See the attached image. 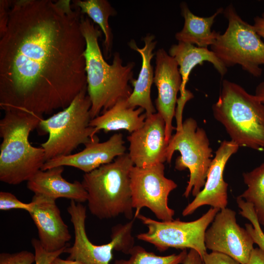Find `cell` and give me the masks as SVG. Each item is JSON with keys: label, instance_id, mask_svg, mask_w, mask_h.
Returning a JSON list of instances; mask_svg holds the SVG:
<instances>
[{"label": "cell", "instance_id": "5", "mask_svg": "<svg viewBox=\"0 0 264 264\" xmlns=\"http://www.w3.org/2000/svg\"><path fill=\"white\" fill-rule=\"evenodd\" d=\"M134 166L128 153L112 162L85 173L81 182L88 194L90 213L100 220L123 215L134 218L131 190L130 172Z\"/></svg>", "mask_w": 264, "mask_h": 264}, {"label": "cell", "instance_id": "23", "mask_svg": "<svg viewBox=\"0 0 264 264\" xmlns=\"http://www.w3.org/2000/svg\"><path fill=\"white\" fill-rule=\"evenodd\" d=\"M73 6L79 9L81 13L87 15L94 23L97 24L104 35L103 46L104 57H110L113 44V35L109 19L116 15V11L106 0H75Z\"/></svg>", "mask_w": 264, "mask_h": 264}, {"label": "cell", "instance_id": "7", "mask_svg": "<svg viewBox=\"0 0 264 264\" xmlns=\"http://www.w3.org/2000/svg\"><path fill=\"white\" fill-rule=\"evenodd\" d=\"M223 13L228 20L225 32L219 34L211 50L226 67L238 65L255 77L263 73L264 42L253 25L242 19L230 4Z\"/></svg>", "mask_w": 264, "mask_h": 264}, {"label": "cell", "instance_id": "6", "mask_svg": "<svg viewBox=\"0 0 264 264\" xmlns=\"http://www.w3.org/2000/svg\"><path fill=\"white\" fill-rule=\"evenodd\" d=\"M91 101L87 88L81 91L70 105L50 117L42 118L38 127L48 133L47 140L41 144L45 161L52 158L70 155L81 144L84 145L98 138L91 120Z\"/></svg>", "mask_w": 264, "mask_h": 264}, {"label": "cell", "instance_id": "36", "mask_svg": "<svg viewBox=\"0 0 264 264\" xmlns=\"http://www.w3.org/2000/svg\"><path fill=\"white\" fill-rule=\"evenodd\" d=\"M51 264H84L83 263L75 260L68 259L64 260L59 257L55 258Z\"/></svg>", "mask_w": 264, "mask_h": 264}, {"label": "cell", "instance_id": "4", "mask_svg": "<svg viewBox=\"0 0 264 264\" xmlns=\"http://www.w3.org/2000/svg\"><path fill=\"white\" fill-rule=\"evenodd\" d=\"M214 118L239 147L264 150V104L240 85L223 80L212 107Z\"/></svg>", "mask_w": 264, "mask_h": 264}, {"label": "cell", "instance_id": "10", "mask_svg": "<svg viewBox=\"0 0 264 264\" xmlns=\"http://www.w3.org/2000/svg\"><path fill=\"white\" fill-rule=\"evenodd\" d=\"M220 210L212 207L201 217L191 221H183L178 219L157 220L140 213L136 219L147 227L148 231L138 234L137 239L153 244L160 252L170 248L182 250L193 249L203 258L207 253L204 243L206 230Z\"/></svg>", "mask_w": 264, "mask_h": 264}, {"label": "cell", "instance_id": "2", "mask_svg": "<svg viewBox=\"0 0 264 264\" xmlns=\"http://www.w3.org/2000/svg\"><path fill=\"white\" fill-rule=\"evenodd\" d=\"M81 28L86 40L85 52L87 92L91 101V119L113 107L119 101L128 99L132 89L133 62L125 65L120 53L115 52L112 62L108 64L100 49L98 40L102 36L99 27L82 15Z\"/></svg>", "mask_w": 264, "mask_h": 264}, {"label": "cell", "instance_id": "19", "mask_svg": "<svg viewBox=\"0 0 264 264\" xmlns=\"http://www.w3.org/2000/svg\"><path fill=\"white\" fill-rule=\"evenodd\" d=\"M64 170L63 166L40 170L27 181V187L34 194L55 200L64 198L79 203L87 201L88 194L82 182L66 181L62 176Z\"/></svg>", "mask_w": 264, "mask_h": 264}, {"label": "cell", "instance_id": "25", "mask_svg": "<svg viewBox=\"0 0 264 264\" xmlns=\"http://www.w3.org/2000/svg\"><path fill=\"white\" fill-rule=\"evenodd\" d=\"M187 253L186 249H184L178 254L158 256L147 251L140 245H134L129 253L128 260H117L114 264H180L183 263Z\"/></svg>", "mask_w": 264, "mask_h": 264}, {"label": "cell", "instance_id": "17", "mask_svg": "<svg viewBox=\"0 0 264 264\" xmlns=\"http://www.w3.org/2000/svg\"><path fill=\"white\" fill-rule=\"evenodd\" d=\"M122 133H115L107 141L99 142V138L85 145L81 152L49 159L41 170L58 166H70L88 173L125 154L126 150Z\"/></svg>", "mask_w": 264, "mask_h": 264}, {"label": "cell", "instance_id": "35", "mask_svg": "<svg viewBox=\"0 0 264 264\" xmlns=\"http://www.w3.org/2000/svg\"><path fill=\"white\" fill-rule=\"evenodd\" d=\"M255 95L261 102L264 104V81L261 82L257 85Z\"/></svg>", "mask_w": 264, "mask_h": 264}, {"label": "cell", "instance_id": "16", "mask_svg": "<svg viewBox=\"0 0 264 264\" xmlns=\"http://www.w3.org/2000/svg\"><path fill=\"white\" fill-rule=\"evenodd\" d=\"M29 212L38 230L39 241L47 252H53L68 247L71 238L56 200L40 194L32 198Z\"/></svg>", "mask_w": 264, "mask_h": 264}, {"label": "cell", "instance_id": "26", "mask_svg": "<svg viewBox=\"0 0 264 264\" xmlns=\"http://www.w3.org/2000/svg\"><path fill=\"white\" fill-rule=\"evenodd\" d=\"M236 201L240 209V214L251 223L245 224V229L252 237L254 243L264 250V233L258 220L253 205L239 196L237 198Z\"/></svg>", "mask_w": 264, "mask_h": 264}, {"label": "cell", "instance_id": "24", "mask_svg": "<svg viewBox=\"0 0 264 264\" xmlns=\"http://www.w3.org/2000/svg\"><path fill=\"white\" fill-rule=\"evenodd\" d=\"M242 176L247 188L239 197L253 205L260 224L264 226V162Z\"/></svg>", "mask_w": 264, "mask_h": 264}, {"label": "cell", "instance_id": "29", "mask_svg": "<svg viewBox=\"0 0 264 264\" xmlns=\"http://www.w3.org/2000/svg\"><path fill=\"white\" fill-rule=\"evenodd\" d=\"M31 243L35 250V264H51L55 258L64 253L66 249L56 252H48L43 248L39 240L34 238L32 240Z\"/></svg>", "mask_w": 264, "mask_h": 264}, {"label": "cell", "instance_id": "28", "mask_svg": "<svg viewBox=\"0 0 264 264\" xmlns=\"http://www.w3.org/2000/svg\"><path fill=\"white\" fill-rule=\"evenodd\" d=\"M13 209H23L28 213L31 210L32 203H24L20 201L14 195L7 192H0V210L7 211Z\"/></svg>", "mask_w": 264, "mask_h": 264}, {"label": "cell", "instance_id": "12", "mask_svg": "<svg viewBox=\"0 0 264 264\" xmlns=\"http://www.w3.org/2000/svg\"><path fill=\"white\" fill-rule=\"evenodd\" d=\"M235 211L225 208L215 216L205 233L206 249L227 255L241 264H247L253 249V240L236 221Z\"/></svg>", "mask_w": 264, "mask_h": 264}, {"label": "cell", "instance_id": "33", "mask_svg": "<svg viewBox=\"0 0 264 264\" xmlns=\"http://www.w3.org/2000/svg\"><path fill=\"white\" fill-rule=\"evenodd\" d=\"M247 264H264V250L259 247L254 248Z\"/></svg>", "mask_w": 264, "mask_h": 264}, {"label": "cell", "instance_id": "1", "mask_svg": "<svg viewBox=\"0 0 264 264\" xmlns=\"http://www.w3.org/2000/svg\"><path fill=\"white\" fill-rule=\"evenodd\" d=\"M69 0H12L0 37V107L43 117L87 88L82 14Z\"/></svg>", "mask_w": 264, "mask_h": 264}, {"label": "cell", "instance_id": "9", "mask_svg": "<svg viewBox=\"0 0 264 264\" xmlns=\"http://www.w3.org/2000/svg\"><path fill=\"white\" fill-rule=\"evenodd\" d=\"M67 210L74 232L73 245L64 250V253L69 254L67 259L78 261L84 264H110L113 250L129 254L134 247L132 231L135 218L125 224L113 226L111 230L110 241L106 244L96 245L89 240L87 235L86 207L82 203L71 200Z\"/></svg>", "mask_w": 264, "mask_h": 264}, {"label": "cell", "instance_id": "30", "mask_svg": "<svg viewBox=\"0 0 264 264\" xmlns=\"http://www.w3.org/2000/svg\"><path fill=\"white\" fill-rule=\"evenodd\" d=\"M202 259L204 264H241L230 256L217 252L207 253Z\"/></svg>", "mask_w": 264, "mask_h": 264}, {"label": "cell", "instance_id": "3", "mask_svg": "<svg viewBox=\"0 0 264 264\" xmlns=\"http://www.w3.org/2000/svg\"><path fill=\"white\" fill-rule=\"evenodd\" d=\"M4 111L0 121V180L17 185L27 181L45 162L44 149L32 146L28 139L43 118L22 110Z\"/></svg>", "mask_w": 264, "mask_h": 264}, {"label": "cell", "instance_id": "21", "mask_svg": "<svg viewBox=\"0 0 264 264\" xmlns=\"http://www.w3.org/2000/svg\"><path fill=\"white\" fill-rule=\"evenodd\" d=\"M144 111L140 107L135 109L129 107L127 99L122 100L91 119L89 125L94 128L96 134L101 130L108 132L125 130L132 133L143 126L147 117L145 113H142Z\"/></svg>", "mask_w": 264, "mask_h": 264}, {"label": "cell", "instance_id": "32", "mask_svg": "<svg viewBox=\"0 0 264 264\" xmlns=\"http://www.w3.org/2000/svg\"><path fill=\"white\" fill-rule=\"evenodd\" d=\"M182 264H204V263L202 258L198 252L194 249H190Z\"/></svg>", "mask_w": 264, "mask_h": 264}, {"label": "cell", "instance_id": "22", "mask_svg": "<svg viewBox=\"0 0 264 264\" xmlns=\"http://www.w3.org/2000/svg\"><path fill=\"white\" fill-rule=\"evenodd\" d=\"M180 8L184 22L182 29L176 33V39L198 47L211 46L220 34L212 30L211 27L216 18L223 13L224 9L219 8L212 16L201 17L194 14L185 2L180 4Z\"/></svg>", "mask_w": 264, "mask_h": 264}, {"label": "cell", "instance_id": "18", "mask_svg": "<svg viewBox=\"0 0 264 264\" xmlns=\"http://www.w3.org/2000/svg\"><path fill=\"white\" fill-rule=\"evenodd\" d=\"M155 39L154 35L147 34L143 38L144 46L142 48H139L134 40H131L129 43L131 48L141 55L142 65L137 79L132 80L131 83L133 88L127 99V103L131 108L139 107L144 109L146 116L156 112L151 97V87L154 77L151 61L155 55V53H154L153 51L157 44Z\"/></svg>", "mask_w": 264, "mask_h": 264}, {"label": "cell", "instance_id": "34", "mask_svg": "<svg viewBox=\"0 0 264 264\" xmlns=\"http://www.w3.org/2000/svg\"><path fill=\"white\" fill-rule=\"evenodd\" d=\"M253 27L264 42V12L254 18Z\"/></svg>", "mask_w": 264, "mask_h": 264}, {"label": "cell", "instance_id": "15", "mask_svg": "<svg viewBox=\"0 0 264 264\" xmlns=\"http://www.w3.org/2000/svg\"><path fill=\"white\" fill-rule=\"evenodd\" d=\"M239 147L231 140L221 143L212 161L203 189L183 210V216L192 215L204 205L219 210L226 207L228 184L223 179L224 170L229 158L237 152Z\"/></svg>", "mask_w": 264, "mask_h": 264}, {"label": "cell", "instance_id": "20", "mask_svg": "<svg viewBox=\"0 0 264 264\" xmlns=\"http://www.w3.org/2000/svg\"><path fill=\"white\" fill-rule=\"evenodd\" d=\"M168 53L175 60L179 67L182 79L180 95L184 94L187 90L186 85L193 69L198 65H202L204 62L211 63L221 77L227 72V68L207 47L178 42L177 44L171 45Z\"/></svg>", "mask_w": 264, "mask_h": 264}, {"label": "cell", "instance_id": "13", "mask_svg": "<svg viewBox=\"0 0 264 264\" xmlns=\"http://www.w3.org/2000/svg\"><path fill=\"white\" fill-rule=\"evenodd\" d=\"M155 56L154 83L157 89L155 108L164 120L166 140L168 143L173 131L176 129L172 121L175 115L177 94L180 91L182 79L176 62L164 48L158 49Z\"/></svg>", "mask_w": 264, "mask_h": 264}, {"label": "cell", "instance_id": "8", "mask_svg": "<svg viewBox=\"0 0 264 264\" xmlns=\"http://www.w3.org/2000/svg\"><path fill=\"white\" fill-rule=\"evenodd\" d=\"M176 151L180 155L176 160L175 169L180 171L188 169L190 172L183 196L187 198L192 193L196 197L205 185L213 154L205 130L198 127L193 118L185 119L170 138L166 153L168 163Z\"/></svg>", "mask_w": 264, "mask_h": 264}, {"label": "cell", "instance_id": "31", "mask_svg": "<svg viewBox=\"0 0 264 264\" xmlns=\"http://www.w3.org/2000/svg\"><path fill=\"white\" fill-rule=\"evenodd\" d=\"M12 0H0V37L6 32Z\"/></svg>", "mask_w": 264, "mask_h": 264}, {"label": "cell", "instance_id": "27", "mask_svg": "<svg viewBox=\"0 0 264 264\" xmlns=\"http://www.w3.org/2000/svg\"><path fill=\"white\" fill-rule=\"evenodd\" d=\"M35 261V254L27 250L0 254V264H32Z\"/></svg>", "mask_w": 264, "mask_h": 264}, {"label": "cell", "instance_id": "14", "mask_svg": "<svg viewBox=\"0 0 264 264\" xmlns=\"http://www.w3.org/2000/svg\"><path fill=\"white\" fill-rule=\"evenodd\" d=\"M134 166L146 167L166 161L165 123L157 112L147 116L143 126L127 137Z\"/></svg>", "mask_w": 264, "mask_h": 264}, {"label": "cell", "instance_id": "11", "mask_svg": "<svg viewBox=\"0 0 264 264\" xmlns=\"http://www.w3.org/2000/svg\"><path fill=\"white\" fill-rule=\"evenodd\" d=\"M164 170V163L132 167L130 181L132 206L135 209L134 218L142 208L146 207L160 221L174 220L175 210L168 205V197L177 185L165 176Z\"/></svg>", "mask_w": 264, "mask_h": 264}]
</instances>
